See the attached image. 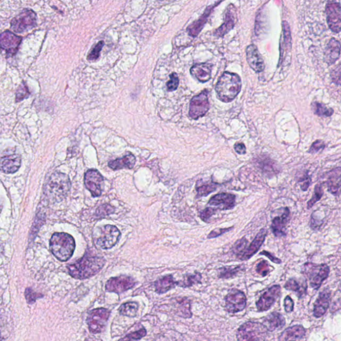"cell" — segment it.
Returning a JSON list of instances; mask_svg holds the SVG:
<instances>
[{"label": "cell", "instance_id": "obj_46", "mask_svg": "<svg viewBox=\"0 0 341 341\" xmlns=\"http://www.w3.org/2000/svg\"><path fill=\"white\" fill-rule=\"evenodd\" d=\"M29 95V92L28 90V88L25 85H21L18 88L17 91H16V101L17 102H20V101L24 100L25 98H27Z\"/></svg>", "mask_w": 341, "mask_h": 341}, {"label": "cell", "instance_id": "obj_10", "mask_svg": "<svg viewBox=\"0 0 341 341\" xmlns=\"http://www.w3.org/2000/svg\"><path fill=\"white\" fill-rule=\"evenodd\" d=\"M208 91L204 90L199 95H196L191 101L190 106V116L194 120L206 114L210 109V104L208 99Z\"/></svg>", "mask_w": 341, "mask_h": 341}, {"label": "cell", "instance_id": "obj_48", "mask_svg": "<svg viewBox=\"0 0 341 341\" xmlns=\"http://www.w3.org/2000/svg\"><path fill=\"white\" fill-rule=\"evenodd\" d=\"M217 211V210H216V209L207 207V208L203 210V212L200 213V218H201L202 221L207 222L209 221V219H210L211 217H212L214 214H215Z\"/></svg>", "mask_w": 341, "mask_h": 341}, {"label": "cell", "instance_id": "obj_24", "mask_svg": "<svg viewBox=\"0 0 341 341\" xmlns=\"http://www.w3.org/2000/svg\"><path fill=\"white\" fill-rule=\"evenodd\" d=\"M326 183L329 192L336 195L341 188V168H335L329 171Z\"/></svg>", "mask_w": 341, "mask_h": 341}, {"label": "cell", "instance_id": "obj_40", "mask_svg": "<svg viewBox=\"0 0 341 341\" xmlns=\"http://www.w3.org/2000/svg\"><path fill=\"white\" fill-rule=\"evenodd\" d=\"M147 335V331L145 328H142L139 331L133 332V333H129L124 337V338L121 339L119 341H136L140 340L143 337H144Z\"/></svg>", "mask_w": 341, "mask_h": 341}, {"label": "cell", "instance_id": "obj_33", "mask_svg": "<svg viewBox=\"0 0 341 341\" xmlns=\"http://www.w3.org/2000/svg\"><path fill=\"white\" fill-rule=\"evenodd\" d=\"M139 305L137 302H126L121 306L119 312L121 315L129 317H134L136 316L137 311H138Z\"/></svg>", "mask_w": 341, "mask_h": 341}, {"label": "cell", "instance_id": "obj_51", "mask_svg": "<svg viewBox=\"0 0 341 341\" xmlns=\"http://www.w3.org/2000/svg\"><path fill=\"white\" fill-rule=\"evenodd\" d=\"M113 212V208L112 207L109 206L108 205H104V206L100 207L97 211L98 216L103 217V215H107Z\"/></svg>", "mask_w": 341, "mask_h": 341}, {"label": "cell", "instance_id": "obj_50", "mask_svg": "<svg viewBox=\"0 0 341 341\" xmlns=\"http://www.w3.org/2000/svg\"><path fill=\"white\" fill-rule=\"evenodd\" d=\"M233 227H229V228H224V229H215L213 230L210 234H208L207 238L208 239H213V238L217 237L221 235V234H225V233L229 232V231L232 230Z\"/></svg>", "mask_w": 341, "mask_h": 341}, {"label": "cell", "instance_id": "obj_42", "mask_svg": "<svg viewBox=\"0 0 341 341\" xmlns=\"http://www.w3.org/2000/svg\"><path fill=\"white\" fill-rule=\"evenodd\" d=\"M104 46V42L100 41L99 42L98 44L94 47L92 50L90 51L89 55L87 56V60L89 61H94L98 59L99 57L100 56L101 51L102 50L103 47Z\"/></svg>", "mask_w": 341, "mask_h": 341}, {"label": "cell", "instance_id": "obj_23", "mask_svg": "<svg viewBox=\"0 0 341 341\" xmlns=\"http://www.w3.org/2000/svg\"><path fill=\"white\" fill-rule=\"evenodd\" d=\"M235 9L234 5H230L228 7V10L225 15V22L219 28L215 31V36L222 37L227 34L229 31L234 28V23H235Z\"/></svg>", "mask_w": 341, "mask_h": 341}, {"label": "cell", "instance_id": "obj_17", "mask_svg": "<svg viewBox=\"0 0 341 341\" xmlns=\"http://www.w3.org/2000/svg\"><path fill=\"white\" fill-rule=\"evenodd\" d=\"M21 40V37L16 36L10 31H5L1 34V48L6 51L7 54L14 56L17 52Z\"/></svg>", "mask_w": 341, "mask_h": 341}, {"label": "cell", "instance_id": "obj_39", "mask_svg": "<svg viewBox=\"0 0 341 341\" xmlns=\"http://www.w3.org/2000/svg\"><path fill=\"white\" fill-rule=\"evenodd\" d=\"M323 189H322V184L320 183H318L315 185L314 193L311 197V199L309 200L307 202V209L312 208L314 205L317 202H318L320 199H321L322 195H323Z\"/></svg>", "mask_w": 341, "mask_h": 341}, {"label": "cell", "instance_id": "obj_16", "mask_svg": "<svg viewBox=\"0 0 341 341\" xmlns=\"http://www.w3.org/2000/svg\"><path fill=\"white\" fill-rule=\"evenodd\" d=\"M282 213L280 215L277 216L273 219L271 229L273 234L277 237L285 236L286 227L290 220V210L288 207L282 208Z\"/></svg>", "mask_w": 341, "mask_h": 341}, {"label": "cell", "instance_id": "obj_20", "mask_svg": "<svg viewBox=\"0 0 341 341\" xmlns=\"http://www.w3.org/2000/svg\"><path fill=\"white\" fill-rule=\"evenodd\" d=\"M331 291L329 289H324L319 295L314 305V316L320 318L327 312L331 300Z\"/></svg>", "mask_w": 341, "mask_h": 341}, {"label": "cell", "instance_id": "obj_25", "mask_svg": "<svg viewBox=\"0 0 341 341\" xmlns=\"http://www.w3.org/2000/svg\"><path fill=\"white\" fill-rule=\"evenodd\" d=\"M21 166V158L18 155H7L1 160V168L5 173H14L18 171Z\"/></svg>", "mask_w": 341, "mask_h": 341}, {"label": "cell", "instance_id": "obj_49", "mask_svg": "<svg viewBox=\"0 0 341 341\" xmlns=\"http://www.w3.org/2000/svg\"><path fill=\"white\" fill-rule=\"evenodd\" d=\"M325 144L321 140H317L312 144L309 150L310 153H316L325 148Z\"/></svg>", "mask_w": 341, "mask_h": 341}, {"label": "cell", "instance_id": "obj_1", "mask_svg": "<svg viewBox=\"0 0 341 341\" xmlns=\"http://www.w3.org/2000/svg\"><path fill=\"white\" fill-rule=\"evenodd\" d=\"M105 263V259L102 256L86 255L76 263L69 265L67 268L72 277L85 279L98 274Z\"/></svg>", "mask_w": 341, "mask_h": 341}, {"label": "cell", "instance_id": "obj_44", "mask_svg": "<svg viewBox=\"0 0 341 341\" xmlns=\"http://www.w3.org/2000/svg\"><path fill=\"white\" fill-rule=\"evenodd\" d=\"M298 182L300 183V188L302 192H306L311 184V179L308 172L300 176L298 179Z\"/></svg>", "mask_w": 341, "mask_h": 341}, {"label": "cell", "instance_id": "obj_53", "mask_svg": "<svg viewBox=\"0 0 341 341\" xmlns=\"http://www.w3.org/2000/svg\"><path fill=\"white\" fill-rule=\"evenodd\" d=\"M261 255H263V256H267V257H268L271 261L273 262V263L276 264H280L282 263L281 260H280L279 258L276 257V256H273V255L270 254V253L267 252V251H262Z\"/></svg>", "mask_w": 341, "mask_h": 341}, {"label": "cell", "instance_id": "obj_14", "mask_svg": "<svg viewBox=\"0 0 341 341\" xmlns=\"http://www.w3.org/2000/svg\"><path fill=\"white\" fill-rule=\"evenodd\" d=\"M135 280L128 276L111 278L106 283V289L108 292L122 293L134 287Z\"/></svg>", "mask_w": 341, "mask_h": 341}, {"label": "cell", "instance_id": "obj_27", "mask_svg": "<svg viewBox=\"0 0 341 341\" xmlns=\"http://www.w3.org/2000/svg\"><path fill=\"white\" fill-rule=\"evenodd\" d=\"M305 329L301 325H295L288 328L279 337L280 341H297L303 338Z\"/></svg>", "mask_w": 341, "mask_h": 341}, {"label": "cell", "instance_id": "obj_36", "mask_svg": "<svg viewBox=\"0 0 341 341\" xmlns=\"http://www.w3.org/2000/svg\"><path fill=\"white\" fill-rule=\"evenodd\" d=\"M247 245H248V241L245 237L238 240L234 244V247H233V251H234V254L240 259L243 256V255L245 254V253L246 252Z\"/></svg>", "mask_w": 341, "mask_h": 341}, {"label": "cell", "instance_id": "obj_26", "mask_svg": "<svg viewBox=\"0 0 341 341\" xmlns=\"http://www.w3.org/2000/svg\"><path fill=\"white\" fill-rule=\"evenodd\" d=\"M263 324L268 331H274L282 329L285 326V320L283 315L274 312L266 317Z\"/></svg>", "mask_w": 341, "mask_h": 341}, {"label": "cell", "instance_id": "obj_32", "mask_svg": "<svg viewBox=\"0 0 341 341\" xmlns=\"http://www.w3.org/2000/svg\"><path fill=\"white\" fill-rule=\"evenodd\" d=\"M307 287L305 280H298L295 278H290L285 285V288L287 290L298 293V297L300 298L305 294Z\"/></svg>", "mask_w": 341, "mask_h": 341}, {"label": "cell", "instance_id": "obj_8", "mask_svg": "<svg viewBox=\"0 0 341 341\" xmlns=\"http://www.w3.org/2000/svg\"><path fill=\"white\" fill-rule=\"evenodd\" d=\"M110 315L109 310L100 308L93 309L87 317V323L91 333H102L106 329Z\"/></svg>", "mask_w": 341, "mask_h": 341}, {"label": "cell", "instance_id": "obj_31", "mask_svg": "<svg viewBox=\"0 0 341 341\" xmlns=\"http://www.w3.org/2000/svg\"><path fill=\"white\" fill-rule=\"evenodd\" d=\"M215 5H217V3H215L213 6H209L207 7V10H205L204 14L201 16V18H200L197 21L194 22V23H192V25L189 26L188 29L189 34H190V36L196 37L199 34V32H201V29H202L203 26H204L205 23H206L207 18H208L213 9L214 8Z\"/></svg>", "mask_w": 341, "mask_h": 341}, {"label": "cell", "instance_id": "obj_35", "mask_svg": "<svg viewBox=\"0 0 341 341\" xmlns=\"http://www.w3.org/2000/svg\"><path fill=\"white\" fill-rule=\"evenodd\" d=\"M312 109L315 114L319 115V116L330 117L334 112L331 108H328L324 104L316 102L312 104Z\"/></svg>", "mask_w": 341, "mask_h": 341}, {"label": "cell", "instance_id": "obj_13", "mask_svg": "<svg viewBox=\"0 0 341 341\" xmlns=\"http://www.w3.org/2000/svg\"><path fill=\"white\" fill-rule=\"evenodd\" d=\"M85 184L93 197H99L102 195L104 178L98 170H90L86 172Z\"/></svg>", "mask_w": 341, "mask_h": 341}, {"label": "cell", "instance_id": "obj_29", "mask_svg": "<svg viewBox=\"0 0 341 341\" xmlns=\"http://www.w3.org/2000/svg\"><path fill=\"white\" fill-rule=\"evenodd\" d=\"M136 159L131 153H128L123 158L115 159L110 161L108 166L113 170H121V169H132L134 167Z\"/></svg>", "mask_w": 341, "mask_h": 341}, {"label": "cell", "instance_id": "obj_4", "mask_svg": "<svg viewBox=\"0 0 341 341\" xmlns=\"http://www.w3.org/2000/svg\"><path fill=\"white\" fill-rule=\"evenodd\" d=\"M71 188L68 176L62 173H55L49 178L47 185V194L53 201L59 202L65 197Z\"/></svg>", "mask_w": 341, "mask_h": 341}, {"label": "cell", "instance_id": "obj_30", "mask_svg": "<svg viewBox=\"0 0 341 341\" xmlns=\"http://www.w3.org/2000/svg\"><path fill=\"white\" fill-rule=\"evenodd\" d=\"M178 285V282L175 281L173 277L172 276H166L164 277L159 278L156 280L154 284L155 286V292L159 294L166 293L170 289H173L176 285Z\"/></svg>", "mask_w": 341, "mask_h": 341}, {"label": "cell", "instance_id": "obj_5", "mask_svg": "<svg viewBox=\"0 0 341 341\" xmlns=\"http://www.w3.org/2000/svg\"><path fill=\"white\" fill-rule=\"evenodd\" d=\"M267 328L263 324L249 321L242 324L236 333L238 341H263L267 335Z\"/></svg>", "mask_w": 341, "mask_h": 341}, {"label": "cell", "instance_id": "obj_22", "mask_svg": "<svg viewBox=\"0 0 341 341\" xmlns=\"http://www.w3.org/2000/svg\"><path fill=\"white\" fill-rule=\"evenodd\" d=\"M267 232L265 229H262L258 234H256V238H255L254 241L252 243L249 245V246L247 247L246 252L242 256L241 260L245 261V260H248L249 258L252 257L254 255H256L261 245H263L264 241H265L266 236H267Z\"/></svg>", "mask_w": 341, "mask_h": 341}, {"label": "cell", "instance_id": "obj_28", "mask_svg": "<svg viewBox=\"0 0 341 341\" xmlns=\"http://www.w3.org/2000/svg\"><path fill=\"white\" fill-rule=\"evenodd\" d=\"M191 73L200 82L205 83L208 82L212 77V71L210 66L205 64H196L191 69Z\"/></svg>", "mask_w": 341, "mask_h": 341}, {"label": "cell", "instance_id": "obj_11", "mask_svg": "<svg viewBox=\"0 0 341 341\" xmlns=\"http://www.w3.org/2000/svg\"><path fill=\"white\" fill-rule=\"evenodd\" d=\"M247 298L241 291L234 289L225 298V309L229 313L243 311L246 307Z\"/></svg>", "mask_w": 341, "mask_h": 341}, {"label": "cell", "instance_id": "obj_41", "mask_svg": "<svg viewBox=\"0 0 341 341\" xmlns=\"http://www.w3.org/2000/svg\"><path fill=\"white\" fill-rule=\"evenodd\" d=\"M25 297L27 303L34 304L37 299L43 298V295L40 294V293L35 292L31 288H27L25 291Z\"/></svg>", "mask_w": 341, "mask_h": 341}, {"label": "cell", "instance_id": "obj_12", "mask_svg": "<svg viewBox=\"0 0 341 341\" xmlns=\"http://www.w3.org/2000/svg\"><path fill=\"white\" fill-rule=\"evenodd\" d=\"M327 23L335 33L341 31V5L338 2L330 1L326 6Z\"/></svg>", "mask_w": 341, "mask_h": 341}, {"label": "cell", "instance_id": "obj_9", "mask_svg": "<svg viewBox=\"0 0 341 341\" xmlns=\"http://www.w3.org/2000/svg\"><path fill=\"white\" fill-rule=\"evenodd\" d=\"M36 13L31 10H24L11 21V27L16 33H21L36 25Z\"/></svg>", "mask_w": 341, "mask_h": 341}, {"label": "cell", "instance_id": "obj_7", "mask_svg": "<svg viewBox=\"0 0 341 341\" xmlns=\"http://www.w3.org/2000/svg\"><path fill=\"white\" fill-rule=\"evenodd\" d=\"M121 233L116 227L105 225L97 234L96 243L102 249L112 248L120 240Z\"/></svg>", "mask_w": 341, "mask_h": 341}, {"label": "cell", "instance_id": "obj_38", "mask_svg": "<svg viewBox=\"0 0 341 341\" xmlns=\"http://www.w3.org/2000/svg\"><path fill=\"white\" fill-rule=\"evenodd\" d=\"M217 186V183H210L197 187V197H204V196L208 195L211 192H214Z\"/></svg>", "mask_w": 341, "mask_h": 341}, {"label": "cell", "instance_id": "obj_43", "mask_svg": "<svg viewBox=\"0 0 341 341\" xmlns=\"http://www.w3.org/2000/svg\"><path fill=\"white\" fill-rule=\"evenodd\" d=\"M170 78V81L167 83V89L169 91H175L177 89L179 84V78H178L177 73H171Z\"/></svg>", "mask_w": 341, "mask_h": 341}, {"label": "cell", "instance_id": "obj_52", "mask_svg": "<svg viewBox=\"0 0 341 341\" xmlns=\"http://www.w3.org/2000/svg\"><path fill=\"white\" fill-rule=\"evenodd\" d=\"M285 311L287 313H291L294 309V302L290 296H287L284 300Z\"/></svg>", "mask_w": 341, "mask_h": 341}, {"label": "cell", "instance_id": "obj_54", "mask_svg": "<svg viewBox=\"0 0 341 341\" xmlns=\"http://www.w3.org/2000/svg\"><path fill=\"white\" fill-rule=\"evenodd\" d=\"M234 148L236 153L240 154V155H243V154L246 153V147L242 143L234 145Z\"/></svg>", "mask_w": 341, "mask_h": 341}, {"label": "cell", "instance_id": "obj_45", "mask_svg": "<svg viewBox=\"0 0 341 341\" xmlns=\"http://www.w3.org/2000/svg\"><path fill=\"white\" fill-rule=\"evenodd\" d=\"M271 266L266 261H262L256 266V272L262 277L267 276L270 273Z\"/></svg>", "mask_w": 341, "mask_h": 341}, {"label": "cell", "instance_id": "obj_3", "mask_svg": "<svg viewBox=\"0 0 341 341\" xmlns=\"http://www.w3.org/2000/svg\"><path fill=\"white\" fill-rule=\"evenodd\" d=\"M51 253L60 261H67L72 256L76 247L74 239L65 233H56L49 243Z\"/></svg>", "mask_w": 341, "mask_h": 341}, {"label": "cell", "instance_id": "obj_34", "mask_svg": "<svg viewBox=\"0 0 341 341\" xmlns=\"http://www.w3.org/2000/svg\"><path fill=\"white\" fill-rule=\"evenodd\" d=\"M201 275L199 273H195L193 275H188L185 276L183 280L178 281V286L181 287H190L197 283H201Z\"/></svg>", "mask_w": 341, "mask_h": 341}, {"label": "cell", "instance_id": "obj_21", "mask_svg": "<svg viewBox=\"0 0 341 341\" xmlns=\"http://www.w3.org/2000/svg\"><path fill=\"white\" fill-rule=\"evenodd\" d=\"M341 49L340 42L338 40H335V38H332L328 43L325 51H324V62L328 65L334 64L340 56Z\"/></svg>", "mask_w": 341, "mask_h": 341}, {"label": "cell", "instance_id": "obj_47", "mask_svg": "<svg viewBox=\"0 0 341 341\" xmlns=\"http://www.w3.org/2000/svg\"><path fill=\"white\" fill-rule=\"evenodd\" d=\"M331 78L333 83L341 85V66H338L331 71Z\"/></svg>", "mask_w": 341, "mask_h": 341}, {"label": "cell", "instance_id": "obj_18", "mask_svg": "<svg viewBox=\"0 0 341 341\" xmlns=\"http://www.w3.org/2000/svg\"><path fill=\"white\" fill-rule=\"evenodd\" d=\"M235 199L234 194L221 192L211 198L208 204L217 207L221 210H232L235 205Z\"/></svg>", "mask_w": 341, "mask_h": 341}, {"label": "cell", "instance_id": "obj_19", "mask_svg": "<svg viewBox=\"0 0 341 341\" xmlns=\"http://www.w3.org/2000/svg\"><path fill=\"white\" fill-rule=\"evenodd\" d=\"M247 60L251 68L256 72H261L265 68L264 62L256 45H249L247 48Z\"/></svg>", "mask_w": 341, "mask_h": 341}, {"label": "cell", "instance_id": "obj_6", "mask_svg": "<svg viewBox=\"0 0 341 341\" xmlns=\"http://www.w3.org/2000/svg\"><path fill=\"white\" fill-rule=\"evenodd\" d=\"M302 273L309 278L311 287L317 290L329 276L330 269L326 264L307 263L302 267Z\"/></svg>", "mask_w": 341, "mask_h": 341}, {"label": "cell", "instance_id": "obj_15", "mask_svg": "<svg viewBox=\"0 0 341 341\" xmlns=\"http://www.w3.org/2000/svg\"><path fill=\"white\" fill-rule=\"evenodd\" d=\"M280 287L279 285H274L269 288L262 295L259 300L256 302V308L260 312L267 311L270 309L279 298L280 295Z\"/></svg>", "mask_w": 341, "mask_h": 341}, {"label": "cell", "instance_id": "obj_37", "mask_svg": "<svg viewBox=\"0 0 341 341\" xmlns=\"http://www.w3.org/2000/svg\"><path fill=\"white\" fill-rule=\"evenodd\" d=\"M241 270V267H225L219 269V277L221 278H229L236 276Z\"/></svg>", "mask_w": 341, "mask_h": 341}, {"label": "cell", "instance_id": "obj_2", "mask_svg": "<svg viewBox=\"0 0 341 341\" xmlns=\"http://www.w3.org/2000/svg\"><path fill=\"white\" fill-rule=\"evenodd\" d=\"M241 80L237 74L227 72L220 77L216 84L217 98L223 102H230L239 94L241 89Z\"/></svg>", "mask_w": 341, "mask_h": 341}]
</instances>
